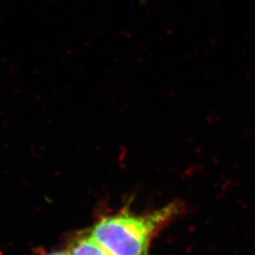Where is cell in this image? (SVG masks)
<instances>
[{"label":"cell","instance_id":"obj_3","mask_svg":"<svg viewBox=\"0 0 255 255\" xmlns=\"http://www.w3.org/2000/svg\"><path fill=\"white\" fill-rule=\"evenodd\" d=\"M67 255V253L65 254V253H54V254H51V255Z\"/></svg>","mask_w":255,"mask_h":255},{"label":"cell","instance_id":"obj_1","mask_svg":"<svg viewBox=\"0 0 255 255\" xmlns=\"http://www.w3.org/2000/svg\"><path fill=\"white\" fill-rule=\"evenodd\" d=\"M183 209L182 202L175 201L146 216L124 214L103 218L91 236L112 255H148L153 237Z\"/></svg>","mask_w":255,"mask_h":255},{"label":"cell","instance_id":"obj_2","mask_svg":"<svg viewBox=\"0 0 255 255\" xmlns=\"http://www.w3.org/2000/svg\"><path fill=\"white\" fill-rule=\"evenodd\" d=\"M68 255H112L101 244H99L92 236L82 237L69 247Z\"/></svg>","mask_w":255,"mask_h":255}]
</instances>
